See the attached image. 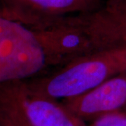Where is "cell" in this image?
I'll return each mask as SVG.
<instances>
[{"instance_id": "1", "label": "cell", "mask_w": 126, "mask_h": 126, "mask_svg": "<svg viewBox=\"0 0 126 126\" xmlns=\"http://www.w3.org/2000/svg\"><path fill=\"white\" fill-rule=\"evenodd\" d=\"M126 71V47H124L81 57L25 81L34 93L64 100L84 94Z\"/></svg>"}, {"instance_id": "9", "label": "cell", "mask_w": 126, "mask_h": 126, "mask_svg": "<svg viewBox=\"0 0 126 126\" xmlns=\"http://www.w3.org/2000/svg\"><path fill=\"white\" fill-rule=\"evenodd\" d=\"M0 16H4V14H3V12L0 10Z\"/></svg>"}, {"instance_id": "3", "label": "cell", "mask_w": 126, "mask_h": 126, "mask_svg": "<svg viewBox=\"0 0 126 126\" xmlns=\"http://www.w3.org/2000/svg\"><path fill=\"white\" fill-rule=\"evenodd\" d=\"M103 0H0L4 17L34 30L49 27L71 16L97 11Z\"/></svg>"}, {"instance_id": "6", "label": "cell", "mask_w": 126, "mask_h": 126, "mask_svg": "<svg viewBox=\"0 0 126 126\" xmlns=\"http://www.w3.org/2000/svg\"><path fill=\"white\" fill-rule=\"evenodd\" d=\"M21 81L0 83V126H34L21 103Z\"/></svg>"}, {"instance_id": "5", "label": "cell", "mask_w": 126, "mask_h": 126, "mask_svg": "<svg viewBox=\"0 0 126 126\" xmlns=\"http://www.w3.org/2000/svg\"><path fill=\"white\" fill-rule=\"evenodd\" d=\"M20 99L27 118L34 126H89L62 102L30 90L20 84Z\"/></svg>"}, {"instance_id": "10", "label": "cell", "mask_w": 126, "mask_h": 126, "mask_svg": "<svg viewBox=\"0 0 126 126\" xmlns=\"http://www.w3.org/2000/svg\"><path fill=\"white\" fill-rule=\"evenodd\" d=\"M122 113H123L125 116H126V111H122Z\"/></svg>"}, {"instance_id": "7", "label": "cell", "mask_w": 126, "mask_h": 126, "mask_svg": "<svg viewBox=\"0 0 126 126\" xmlns=\"http://www.w3.org/2000/svg\"><path fill=\"white\" fill-rule=\"evenodd\" d=\"M89 126H126V116L122 112L108 114L90 122Z\"/></svg>"}, {"instance_id": "2", "label": "cell", "mask_w": 126, "mask_h": 126, "mask_svg": "<svg viewBox=\"0 0 126 126\" xmlns=\"http://www.w3.org/2000/svg\"><path fill=\"white\" fill-rule=\"evenodd\" d=\"M55 69L38 32L0 16V83L27 81Z\"/></svg>"}, {"instance_id": "8", "label": "cell", "mask_w": 126, "mask_h": 126, "mask_svg": "<svg viewBox=\"0 0 126 126\" xmlns=\"http://www.w3.org/2000/svg\"><path fill=\"white\" fill-rule=\"evenodd\" d=\"M102 6L107 9L126 8V0H103Z\"/></svg>"}, {"instance_id": "4", "label": "cell", "mask_w": 126, "mask_h": 126, "mask_svg": "<svg viewBox=\"0 0 126 126\" xmlns=\"http://www.w3.org/2000/svg\"><path fill=\"white\" fill-rule=\"evenodd\" d=\"M61 102L87 123L108 114L124 111L126 110V71L84 94Z\"/></svg>"}]
</instances>
